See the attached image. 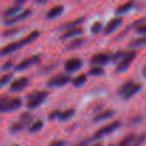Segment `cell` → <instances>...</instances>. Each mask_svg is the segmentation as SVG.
<instances>
[{
  "instance_id": "obj_1",
  "label": "cell",
  "mask_w": 146,
  "mask_h": 146,
  "mask_svg": "<svg viewBox=\"0 0 146 146\" xmlns=\"http://www.w3.org/2000/svg\"><path fill=\"white\" fill-rule=\"evenodd\" d=\"M39 35L40 31L36 29L31 31L29 34H27L26 36L20 39L19 41H14V42H11L7 44L1 48V52H0L1 57H4L5 56L9 55V54L17 51V50H19L22 47L25 46L26 45L31 44L33 41H35L39 36Z\"/></svg>"
},
{
  "instance_id": "obj_2",
  "label": "cell",
  "mask_w": 146,
  "mask_h": 146,
  "mask_svg": "<svg viewBox=\"0 0 146 146\" xmlns=\"http://www.w3.org/2000/svg\"><path fill=\"white\" fill-rule=\"evenodd\" d=\"M143 86L141 83L135 82L133 80H127L124 81L117 90L118 96L124 101H128L135 96L141 91Z\"/></svg>"
},
{
  "instance_id": "obj_3",
  "label": "cell",
  "mask_w": 146,
  "mask_h": 146,
  "mask_svg": "<svg viewBox=\"0 0 146 146\" xmlns=\"http://www.w3.org/2000/svg\"><path fill=\"white\" fill-rule=\"evenodd\" d=\"M23 101L20 97L2 96L0 98V112L1 113L14 112L22 106Z\"/></svg>"
},
{
  "instance_id": "obj_4",
  "label": "cell",
  "mask_w": 146,
  "mask_h": 146,
  "mask_svg": "<svg viewBox=\"0 0 146 146\" xmlns=\"http://www.w3.org/2000/svg\"><path fill=\"white\" fill-rule=\"evenodd\" d=\"M48 93L46 91H32L26 96V106L28 109H36L46 100Z\"/></svg>"
},
{
  "instance_id": "obj_5",
  "label": "cell",
  "mask_w": 146,
  "mask_h": 146,
  "mask_svg": "<svg viewBox=\"0 0 146 146\" xmlns=\"http://www.w3.org/2000/svg\"><path fill=\"white\" fill-rule=\"evenodd\" d=\"M137 56V52L135 50L125 51L121 59L116 64L115 71L118 74L125 72L131 66V64Z\"/></svg>"
},
{
  "instance_id": "obj_6",
  "label": "cell",
  "mask_w": 146,
  "mask_h": 146,
  "mask_svg": "<svg viewBox=\"0 0 146 146\" xmlns=\"http://www.w3.org/2000/svg\"><path fill=\"white\" fill-rule=\"evenodd\" d=\"M121 122L118 120L114 121L104 126L101 127L98 130H97L93 135V140L94 141H98L101 138H104L106 135L115 132L119 127H121Z\"/></svg>"
},
{
  "instance_id": "obj_7",
  "label": "cell",
  "mask_w": 146,
  "mask_h": 146,
  "mask_svg": "<svg viewBox=\"0 0 146 146\" xmlns=\"http://www.w3.org/2000/svg\"><path fill=\"white\" fill-rule=\"evenodd\" d=\"M41 61V57L39 54H35L29 57L24 58L22 61L17 64L14 66V70L16 72H21V71H25L29 67L32 66L33 65L38 64Z\"/></svg>"
},
{
  "instance_id": "obj_8",
  "label": "cell",
  "mask_w": 146,
  "mask_h": 146,
  "mask_svg": "<svg viewBox=\"0 0 146 146\" xmlns=\"http://www.w3.org/2000/svg\"><path fill=\"white\" fill-rule=\"evenodd\" d=\"M71 81L72 79H71V76L70 75L60 74L48 78V81H46V85L49 88L62 87L66 85Z\"/></svg>"
},
{
  "instance_id": "obj_9",
  "label": "cell",
  "mask_w": 146,
  "mask_h": 146,
  "mask_svg": "<svg viewBox=\"0 0 146 146\" xmlns=\"http://www.w3.org/2000/svg\"><path fill=\"white\" fill-rule=\"evenodd\" d=\"M113 54L107 52H98L91 56L90 62L94 66H102L112 62Z\"/></svg>"
},
{
  "instance_id": "obj_10",
  "label": "cell",
  "mask_w": 146,
  "mask_h": 146,
  "mask_svg": "<svg viewBox=\"0 0 146 146\" xmlns=\"http://www.w3.org/2000/svg\"><path fill=\"white\" fill-rule=\"evenodd\" d=\"M29 84V79L26 76H21L15 78L11 82L9 86L10 92L18 93L25 89Z\"/></svg>"
},
{
  "instance_id": "obj_11",
  "label": "cell",
  "mask_w": 146,
  "mask_h": 146,
  "mask_svg": "<svg viewBox=\"0 0 146 146\" xmlns=\"http://www.w3.org/2000/svg\"><path fill=\"white\" fill-rule=\"evenodd\" d=\"M83 64H84V62L81 58H78V57H72V58H68L64 63V69L67 73L71 74V73L76 72L81 69Z\"/></svg>"
},
{
  "instance_id": "obj_12",
  "label": "cell",
  "mask_w": 146,
  "mask_h": 146,
  "mask_svg": "<svg viewBox=\"0 0 146 146\" xmlns=\"http://www.w3.org/2000/svg\"><path fill=\"white\" fill-rule=\"evenodd\" d=\"M32 12L33 11L31 9H25L23 10L21 12H20L19 14L14 16V17H11V18L9 19H3V24L6 26L14 25L16 23L24 21L26 19L29 18V17L32 14Z\"/></svg>"
},
{
  "instance_id": "obj_13",
  "label": "cell",
  "mask_w": 146,
  "mask_h": 146,
  "mask_svg": "<svg viewBox=\"0 0 146 146\" xmlns=\"http://www.w3.org/2000/svg\"><path fill=\"white\" fill-rule=\"evenodd\" d=\"M123 19L121 17H114L111 19L104 28V34L105 35H110L115 31L122 24Z\"/></svg>"
},
{
  "instance_id": "obj_14",
  "label": "cell",
  "mask_w": 146,
  "mask_h": 146,
  "mask_svg": "<svg viewBox=\"0 0 146 146\" xmlns=\"http://www.w3.org/2000/svg\"><path fill=\"white\" fill-rule=\"evenodd\" d=\"M85 17H79L77 19H76L72 20V21H67V22L61 24V25L58 27V30H59V31H67V30L77 28V27H80V26L85 21Z\"/></svg>"
},
{
  "instance_id": "obj_15",
  "label": "cell",
  "mask_w": 146,
  "mask_h": 146,
  "mask_svg": "<svg viewBox=\"0 0 146 146\" xmlns=\"http://www.w3.org/2000/svg\"><path fill=\"white\" fill-rule=\"evenodd\" d=\"M115 113V111L113 109H107L105 110L104 111H101V112L97 113L95 116L93 118L92 121L96 123H98L102 122V121H106V120L110 119V118H112Z\"/></svg>"
},
{
  "instance_id": "obj_16",
  "label": "cell",
  "mask_w": 146,
  "mask_h": 146,
  "mask_svg": "<svg viewBox=\"0 0 146 146\" xmlns=\"http://www.w3.org/2000/svg\"><path fill=\"white\" fill-rule=\"evenodd\" d=\"M84 32V30L82 27H77V28L67 30L64 31L59 37V39L61 41L69 39L71 38H76L78 36L81 35Z\"/></svg>"
},
{
  "instance_id": "obj_17",
  "label": "cell",
  "mask_w": 146,
  "mask_h": 146,
  "mask_svg": "<svg viewBox=\"0 0 146 146\" xmlns=\"http://www.w3.org/2000/svg\"><path fill=\"white\" fill-rule=\"evenodd\" d=\"M85 44V38L83 37H76L73 38L66 46V50L68 51H75L81 48Z\"/></svg>"
},
{
  "instance_id": "obj_18",
  "label": "cell",
  "mask_w": 146,
  "mask_h": 146,
  "mask_svg": "<svg viewBox=\"0 0 146 146\" xmlns=\"http://www.w3.org/2000/svg\"><path fill=\"white\" fill-rule=\"evenodd\" d=\"M145 21L146 19L144 18V17H142V18H140L138 19H136L134 21H133V22H131V24H128V25L125 27V29L118 36V38H122V37H123L125 35V34H127V33H128V31H131V30L136 29L138 28V27H139L140 26L144 24V23H145Z\"/></svg>"
},
{
  "instance_id": "obj_19",
  "label": "cell",
  "mask_w": 146,
  "mask_h": 146,
  "mask_svg": "<svg viewBox=\"0 0 146 146\" xmlns=\"http://www.w3.org/2000/svg\"><path fill=\"white\" fill-rule=\"evenodd\" d=\"M64 11V6L62 4H56L51 7L49 10L46 12V18L48 19H53L56 17H58L62 14Z\"/></svg>"
},
{
  "instance_id": "obj_20",
  "label": "cell",
  "mask_w": 146,
  "mask_h": 146,
  "mask_svg": "<svg viewBox=\"0 0 146 146\" xmlns=\"http://www.w3.org/2000/svg\"><path fill=\"white\" fill-rule=\"evenodd\" d=\"M134 1H128L127 2L123 3L122 4H120L115 8V14L117 16H121L123 14H127L134 7Z\"/></svg>"
},
{
  "instance_id": "obj_21",
  "label": "cell",
  "mask_w": 146,
  "mask_h": 146,
  "mask_svg": "<svg viewBox=\"0 0 146 146\" xmlns=\"http://www.w3.org/2000/svg\"><path fill=\"white\" fill-rule=\"evenodd\" d=\"M22 10V7H19L17 5H13L11 7H7V9L3 11L2 17L4 19H9L11 17H14V16L17 15L21 12Z\"/></svg>"
},
{
  "instance_id": "obj_22",
  "label": "cell",
  "mask_w": 146,
  "mask_h": 146,
  "mask_svg": "<svg viewBox=\"0 0 146 146\" xmlns=\"http://www.w3.org/2000/svg\"><path fill=\"white\" fill-rule=\"evenodd\" d=\"M27 126V125L25 123L19 119V121H15V122L12 123L9 126L8 131L10 134L16 135V134L21 133Z\"/></svg>"
},
{
  "instance_id": "obj_23",
  "label": "cell",
  "mask_w": 146,
  "mask_h": 146,
  "mask_svg": "<svg viewBox=\"0 0 146 146\" xmlns=\"http://www.w3.org/2000/svg\"><path fill=\"white\" fill-rule=\"evenodd\" d=\"M76 113V110L74 108H68L66 110H64V111H61L58 115V121L61 122H65L71 119L74 116Z\"/></svg>"
},
{
  "instance_id": "obj_24",
  "label": "cell",
  "mask_w": 146,
  "mask_h": 146,
  "mask_svg": "<svg viewBox=\"0 0 146 146\" xmlns=\"http://www.w3.org/2000/svg\"><path fill=\"white\" fill-rule=\"evenodd\" d=\"M136 135L135 133H129L125 135L118 143L117 146H133Z\"/></svg>"
},
{
  "instance_id": "obj_25",
  "label": "cell",
  "mask_w": 146,
  "mask_h": 146,
  "mask_svg": "<svg viewBox=\"0 0 146 146\" xmlns=\"http://www.w3.org/2000/svg\"><path fill=\"white\" fill-rule=\"evenodd\" d=\"M145 46H146V35L135 38L130 41V43L128 44V47L132 48H141V47Z\"/></svg>"
},
{
  "instance_id": "obj_26",
  "label": "cell",
  "mask_w": 146,
  "mask_h": 146,
  "mask_svg": "<svg viewBox=\"0 0 146 146\" xmlns=\"http://www.w3.org/2000/svg\"><path fill=\"white\" fill-rule=\"evenodd\" d=\"M44 125V122L41 119H38L37 121L33 122L28 128V132L29 133H36L38 132L43 128Z\"/></svg>"
},
{
  "instance_id": "obj_27",
  "label": "cell",
  "mask_w": 146,
  "mask_h": 146,
  "mask_svg": "<svg viewBox=\"0 0 146 146\" xmlns=\"http://www.w3.org/2000/svg\"><path fill=\"white\" fill-rule=\"evenodd\" d=\"M87 80H88V76L86 74H81L73 78L71 81V84L74 87H81L86 83Z\"/></svg>"
},
{
  "instance_id": "obj_28",
  "label": "cell",
  "mask_w": 146,
  "mask_h": 146,
  "mask_svg": "<svg viewBox=\"0 0 146 146\" xmlns=\"http://www.w3.org/2000/svg\"><path fill=\"white\" fill-rule=\"evenodd\" d=\"M105 74V69L102 66H93L88 71V74L92 76H101Z\"/></svg>"
},
{
  "instance_id": "obj_29",
  "label": "cell",
  "mask_w": 146,
  "mask_h": 146,
  "mask_svg": "<svg viewBox=\"0 0 146 146\" xmlns=\"http://www.w3.org/2000/svg\"><path fill=\"white\" fill-rule=\"evenodd\" d=\"M22 29L21 27H14V28H10L4 30V31L1 32V36L3 37H10L12 36L16 35L18 33H19L21 31V30Z\"/></svg>"
},
{
  "instance_id": "obj_30",
  "label": "cell",
  "mask_w": 146,
  "mask_h": 146,
  "mask_svg": "<svg viewBox=\"0 0 146 146\" xmlns=\"http://www.w3.org/2000/svg\"><path fill=\"white\" fill-rule=\"evenodd\" d=\"M33 119H34V117L29 112H23L19 115V120L25 123L27 125H30L32 123Z\"/></svg>"
},
{
  "instance_id": "obj_31",
  "label": "cell",
  "mask_w": 146,
  "mask_h": 146,
  "mask_svg": "<svg viewBox=\"0 0 146 146\" xmlns=\"http://www.w3.org/2000/svg\"><path fill=\"white\" fill-rule=\"evenodd\" d=\"M146 141V131L142 132L138 135H136L133 146H142Z\"/></svg>"
},
{
  "instance_id": "obj_32",
  "label": "cell",
  "mask_w": 146,
  "mask_h": 146,
  "mask_svg": "<svg viewBox=\"0 0 146 146\" xmlns=\"http://www.w3.org/2000/svg\"><path fill=\"white\" fill-rule=\"evenodd\" d=\"M103 27H104V26H103L102 22L100 21H96L91 25L90 30L93 34H97L100 31H102Z\"/></svg>"
},
{
  "instance_id": "obj_33",
  "label": "cell",
  "mask_w": 146,
  "mask_h": 146,
  "mask_svg": "<svg viewBox=\"0 0 146 146\" xmlns=\"http://www.w3.org/2000/svg\"><path fill=\"white\" fill-rule=\"evenodd\" d=\"M12 77L13 75L11 74H3L1 77V79H0V87H1V88H3L4 86H6L12 79Z\"/></svg>"
},
{
  "instance_id": "obj_34",
  "label": "cell",
  "mask_w": 146,
  "mask_h": 146,
  "mask_svg": "<svg viewBox=\"0 0 146 146\" xmlns=\"http://www.w3.org/2000/svg\"><path fill=\"white\" fill-rule=\"evenodd\" d=\"M143 119H144L143 115H135V116L133 117V118L130 120L129 124L131 125H133V126H134V125H138V124L141 123L143 122Z\"/></svg>"
},
{
  "instance_id": "obj_35",
  "label": "cell",
  "mask_w": 146,
  "mask_h": 146,
  "mask_svg": "<svg viewBox=\"0 0 146 146\" xmlns=\"http://www.w3.org/2000/svg\"><path fill=\"white\" fill-rule=\"evenodd\" d=\"M14 66V64H13L12 60L9 59L6 61L4 64L1 65V71H8V70L11 69L12 67Z\"/></svg>"
},
{
  "instance_id": "obj_36",
  "label": "cell",
  "mask_w": 146,
  "mask_h": 146,
  "mask_svg": "<svg viewBox=\"0 0 146 146\" xmlns=\"http://www.w3.org/2000/svg\"><path fill=\"white\" fill-rule=\"evenodd\" d=\"M67 142L64 139H58L54 140V141H51L48 143V146H65L66 145Z\"/></svg>"
},
{
  "instance_id": "obj_37",
  "label": "cell",
  "mask_w": 146,
  "mask_h": 146,
  "mask_svg": "<svg viewBox=\"0 0 146 146\" xmlns=\"http://www.w3.org/2000/svg\"><path fill=\"white\" fill-rule=\"evenodd\" d=\"M60 112H61V111L58 109L54 110V111H52L51 112H50L49 114L48 115V120H49V121H54V120L56 119L58 120V117Z\"/></svg>"
},
{
  "instance_id": "obj_38",
  "label": "cell",
  "mask_w": 146,
  "mask_h": 146,
  "mask_svg": "<svg viewBox=\"0 0 146 146\" xmlns=\"http://www.w3.org/2000/svg\"><path fill=\"white\" fill-rule=\"evenodd\" d=\"M135 31H136V32L138 33V34H141V35L145 36L146 35V24H143V25L140 26L139 27H138V28L135 29Z\"/></svg>"
},
{
  "instance_id": "obj_39",
  "label": "cell",
  "mask_w": 146,
  "mask_h": 146,
  "mask_svg": "<svg viewBox=\"0 0 146 146\" xmlns=\"http://www.w3.org/2000/svg\"><path fill=\"white\" fill-rule=\"evenodd\" d=\"M88 143H89L88 142V141H87V140H84V141H82L80 143H78L76 144V145H73V146H88Z\"/></svg>"
},
{
  "instance_id": "obj_40",
  "label": "cell",
  "mask_w": 146,
  "mask_h": 146,
  "mask_svg": "<svg viewBox=\"0 0 146 146\" xmlns=\"http://www.w3.org/2000/svg\"><path fill=\"white\" fill-rule=\"evenodd\" d=\"M26 1H23V0H17L14 2V5L19 6V7H22L24 4H25Z\"/></svg>"
},
{
  "instance_id": "obj_41",
  "label": "cell",
  "mask_w": 146,
  "mask_h": 146,
  "mask_svg": "<svg viewBox=\"0 0 146 146\" xmlns=\"http://www.w3.org/2000/svg\"><path fill=\"white\" fill-rule=\"evenodd\" d=\"M48 2L47 1H44V0H38V1H36V3L38 4H46Z\"/></svg>"
},
{
  "instance_id": "obj_42",
  "label": "cell",
  "mask_w": 146,
  "mask_h": 146,
  "mask_svg": "<svg viewBox=\"0 0 146 146\" xmlns=\"http://www.w3.org/2000/svg\"><path fill=\"white\" fill-rule=\"evenodd\" d=\"M143 76L144 78H146V66H145L143 69Z\"/></svg>"
},
{
  "instance_id": "obj_43",
  "label": "cell",
  "mask_w": 146,
  "mask_h": 146,
  "mask_svg": "<svg viewBox=\"0 0 146 146\" xmlns=\"http://www.w3.org/2000/svg\"><path fill=\"white\" fill-rule=\"evenodd\" d=\"M92 146H103V143L101 142H98L94 144V145H93Z\"/></svg>"
},
{
  "instance_id": "obj_44",
  "label": "cell",
  "mask_w": 146,
  "mask_h": 146,
  "mask_svg": "<svg viewBox=\"0 0 146 146\" xmlns=\"http://www.w3.org/2000/svg\"><path fill=\"white\" fill-rule=\"evenodd\" d=\"M12 146H20V145H18V144H15V145H12Z\"/></svg>"
},
{
  "instance_id": "obj_45",
  "label": "cell",
  "mask_w": 146,
  "mask_h": 146,
  "mask_svg": "<svg viewBox=\"0 0 146 146\" xmlns=\"http://www.w3.org/2000/svg\"><path fill=\"white\" fill-rule=\"evenodd\" d=\"M108 146H113V145H112V144H111V145H108Z\"/></svg>"
}]
</instances>
